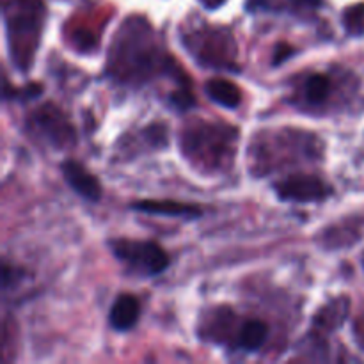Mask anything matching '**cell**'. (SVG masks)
<instances>
[{
	"label": "cell",
	"instance_id": "7",
	"mask_svg": "<svg viewBox=\"0 0 364 364\" xmlns=\"http://www.w3.org/2000/svg\"><path fill=\"white\" fill-rule=\"evenodd\" d=\"M139 316H141L139 299L130 294H121L112 302V308L109 311V322L112 329L127 333V331L134 329L135 323L139 322Z\"/></svg>",
	"mask_w": 364,
	"mask_h": 364
},
{
	"label": "cell",
	"instance_id": "12",
	"mask_svg": "<svg viewBox=\"0 0 364 364\" xmlns=\"http://www.w3.org/2000/svg\"><path fill=\"white\" fill-rule=\"evenodd\" d=\"M343 23L350 34H364V4H359V6H354L345 11Z\"/></svg>",
	"mask_w": 364,
	"mask_h": 364
},
{
	"label": "cell",
	"instance_id": "1",
	"mask_svg": "<svg viewBox=\"0 0 364 364\" xmlns=\"http://www.w3.org/2000/svg\"><path fill=\"white\" fill-rule=\"evenodd\" d=\"M110 249H112V255L123 265H127L128 272L134 276H159L169 267V256L156 242L117 238L110 242Z\"/></svg>",
	"mask_w": 364,
	"mask_h": 364
},
{
	"label": "cell",
	"instance_id": "6",
	"mask_svg": "<svg viewBox=\"0 0 364 364\" xmlns=\"http://www.w3.org/2000/svg\"><path fill=\"white\" fill-rule=\"evenodd\" d=\"M295 95L302 107L318 109L326 105L327 100L333 95V80L326 73H311L302 78Z\"/></svg>",
	"mask_w": 364,
	"mask_h": 364
},
{
	"label": "cell",
	"instance_id": "13",
	"mask_svg": "<svg viewBox=\"0 0 364 364\" xmlns=\"http://www.w3.org/2000/svg\"><path fill=\"white\" fill-rule=\"evenodd\" d=\"M171 102H173L180 110H185V109H188L191 105H194V96L191 95V91H185L183 89V91L173 92V96H171Z\"/></svg>",
	"mask_w": 364,
	"mask_h": 364
},
{
	"label": "cell",
	"instance_id": "5",
	"mask_svg": "<svg viewBox=\"0 0 364 364\" xmlns=\"http://www.w3.org/2000/svg\"><path fill=\"white\" fill-rule=\"evenodd\" d=\"M132 210L149 215L160 217H174V219H198L203 215L201 206L187 205V203L171 201V199H144V201H135L130 205Z\"/></svg>",
	"mask_w": 364,
	"mask_h": 364
},
{
	"label": "cell",
	"instance_id": "8",
	"mask_svg": "<svg viewBox=\"0 0 364 364\" xmlns=\"http://www.w3.org/2000/svg\"><path fill=\"white\" fill-rule=\"evenodd\" d=\"M363 237V223H358V219L348 223L336 224V226L327 228L322 233L320 240H322L326 249H340V247H350L355 242L361 240Z\"/></svg>",
	"mask_w": 364,
	"mask_h": 364
},
{
	"label": "cell",
	"instance_id": "4",
	"mask_svg": "<svg viewBox=\"0 0 364 364\" xmlns=\"http://www.w3.org/2000/svg\"><path fill=\"white\" fill-rule=\"evenodd\" d=\"M60 173H63L64 180L70 185V188H73L75 194L84 198L85 201L96 203L102 199V185H100L98 178L89 173L80 162H77V160H64L60 164Z\"/></svg>",
	"mask_w": 364,
	"mask_h": 364
},
{
	"label": "cell",
	"instance_id": "2",
	"mask_svg": "<svg viewBox=\"0 0 364 364\" xmlns=\"http://www.w3.org/2000/svg\"><path fill=\"white\" fill-rule=\"evenodd\" d=\"M274 192L287 203H320L333 196V187L313 174H294L274 185Z\"/></svg>",
	"mask_w": 364,
	"mask_h": 364
},
{
	"label": "cell",
	"instance_id": "9",
	"mask_svg": "<svg viewBox=\"0 0 364 364\" xmlns=\"http://www.w3.org/2000/svg\"><path fill=\"white\" fill-rule=\"evenodd\" d=\"M205 92L212 102L226 109H237L240 105V89L226 78H210L205 84Z\"/></svg>",
	"mask_w": 364,
	"mask_h": 364
},
{
	"label": "cell",
	"instance_id": "3",
	"mask_svg": "<svg viewBox=\"0 0 364 364\" xmlns=\"http://www.w3.org/2000/svg\"><path fill=\"white\" fill-rule=\"evenodd\" d=\"M32 127L36 132L48 139L53 146L70 144L73 137V128L68 123L66 117L53 105H45L32 116Z\"/></svg>",
	"mask_w": 364,
	"mask_h": 364
},
{
	"label": "cell",
	"instance_id": "11",
	"mask_svg": "<svg viewBox=\"0 0 364 364\" xmlns=\"http://www.w3.org/2000/svg\"><path fill=\"white\" fill-rule=\"evenodd\" d=\"M348 315V299L338 297L329 306L320 309L318 315L315 316V326L322 327L327 331H336L338 327L343 326V320Z\"/></svg>",
	"mask_w": 364,
	"mask_h": 364
},
{
	"label": "cell",
	"instance_id": "10",
	"mask_svg": "<svg viewBox=\"0 0 364 364\" xmlns=\"http://www.w3.org/2000/svg\"><path fill=\"white\" fill-rule=\"evenodd\" d=\"M269 338V327L262 320H247L242 323L235 345L244 352H258Z\"/></svg>",
	"mask_w": 364,
	"mask_h": 364
}]
</instances>
